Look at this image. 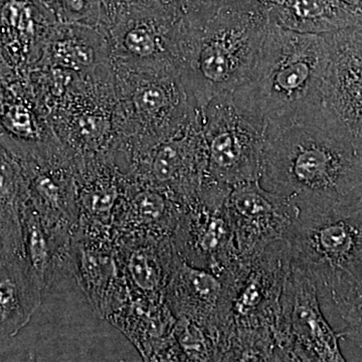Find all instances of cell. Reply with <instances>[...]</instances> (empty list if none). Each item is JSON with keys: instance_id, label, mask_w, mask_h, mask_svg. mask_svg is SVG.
Masks as SVG:
<instances>
[{"instance_id": "cell-25", "label": "cell", "mask_w": 362, "mask_h": 362, "mask_svg": "<svg viewBox=\"0 0 362 362\" xmlns=\"http://www.w3.org/2000/svg\"><path fill=\"white\" fill-rule=\"evenodd\" d=\"M268 7L272 23L293 32L325 35L359 25L340 0H280Z\"/></svg>"}, {"instance_id": "cell-28", "label": "cell", "mask_w": 362, "mask_h": 362, "mask_svg": "<svg viewBox=\"0 0 362 362\" xmlns=\"http://www.w3.org/2000/svg\"><path fill=\"white\" fill-rule=\"evenodd\" d=\"M340 316L344 328L340 334L362 350V282L331 303Z\"/></svg>"}, {"instance_id": "cell-11", "label": "cell", "mask_w": 362, "mask_h": 362, "mask_svg": "<svg viewBox=\"0 0 362 362\" xmlns=\"http://www.w3.org/2000/svg\"><path fill=\"white\" fill-rule=\"evenodd\" d=\"M325 37L330 57L322 90L323 116L362 158V32L352 26Z\"/></svg>"}, {"instance_id": "cell-24", "label": "cell", "mask_w": 362, "mask_h": 362, "mask_svg": "<svg viewBox=\"0 0 362 362\" xmlns=\"http://www.w3.org/2000/svg\"><path fill=\"white\" fill-rule=\"evenodd\" d=\"M28 180L18 159L0 144V256H23V207Z\"/></svg>"}, {"instance_id": "cell-29", "label": "cell", "mask_w": 362, "mask_h": 362, "mask_svg": "<svg viewBox=\"0 0 362 362\" xmlns=\"http://www.w3.org/2000/svg\"><path fill=\"white\" fill-rule=\"evenodd\" d=\"M183 16L188 20L202 21L221 11L240 8L256 4L259 0H178Z\"/></svg>"}, {"instance_id": "cell-7", "label": "cell", "mask_w": 362, "mask_h": 362, "mask_svg": "<svg viewBox=\"0 0 362 362\" xmlns=\"http://www.w3.org/2000/svg\"><path fill=\"white\" fill-rule=\"evenodd\" d=\"M105 13L112 63L134 71L176 68L183 18L177 1L122 0Z\"/></svg>"}, {"instance_id": "cell-3", "label": "cell", "mask_w": 362, "mask_h": 362, "mask_svg": "<svg viewBox=\"0 0 362 362\" xmlns=\"http://www.w3.org/2000/svg\"><path fill=\"white\" fill-rule=\"evenodd\" d=\"M270 23L268 4L262 0L206 20L183 16L175 66L197 109L204 111L214 98L233 94L244 84Z\"/></svg>"}, {"instance_id": "cell-14", "label": "cell", "mask_w": 362, "mask_h": 362, "mask_svg": "<svg viewBox=\"0 0 362 362\" xmlns=\"http://www.w3.org/2000/svg\"><path fill=\"white\" fill-rule=\"evenodd\" d=\"M20 162L28 180V199L47 232L61 239L74 238L78 209L75 162L70 152L64 147L51 156Z\"/></svg>"}, {"instance_id": "cell-26", "label": "cell", "mask_w": 362, "mask_h": 362, "mask_svg": "<svg viewBox=\"0 0 362 362\" xmlns=\"http://www.w3.org/2000/svg\"><path fill=\"white\" fill-rule=\"evenodd\" d=\"M173 337L187 361H214L213 358L218 357L216 350L218 345L214 335L194 321L176 319Z\"/></svg>"}, {"instance_id": "cell-12", "label": "cell", "mask_w": 362, "mask_h": 362, "mask_svg": "<svg viewBox=\"0 0 362 362\" xmlns=\"http://www.w3.org/2000/svg\"><path fill=\"white\" fill-rule=\"evenodd\" d=\"M226 213L240 257L250 262L267 247L286 242L298 209L259 180L235 185L226 197Z\"/></svg>"}, {"instance_id": "cell-34", "label": "cell", "mask_w": 362, "mask_h": 362, "mask_svg": "<svg viewBox=\"0 0 362 362\" xmlns=\"http://www.w3.org/2000/svg\"><path fill=\"white\" fill-rule=\"evenodd\" d=\"M359 28H361V32H362V25H358Z\"/></svg>"}, {"instance_id": "cell-6", "label": "cell", "mask_w": 362, "mask_h": 362, "mask_svg": "<svg viewBox=\"0 0 362 362\" xmlns=\"http://www.w3.org/2000/svg\"><path fill=\"white\" fill-rule=\"evenodd\" d=\"M45 117L74 161L114 156L118 128L112 64L76 74Z\"/></svg>"}, {"instance_id": "cell-18", "label": "cell", "mask_w": 362, "mask_h": 362, "mask_svg": "<svg viewBox=\"0 0 362 362\" xmlns=\"http://www.w3.org/2000/svg\"><path fill=\"white\" fill-rule=\"evenodd\" d=\"M73 274L98 315H108L129 290L115 242L109 238L76 233Z\"/></svg>"}, {"instance_id": "cell-10", "label": "cell", "mask_w": 362, "mask_h": 362, "mask_svg": "<svg viewBox=\"0 0 362 362\" xmlns=\"http://www.w3.org/2000/svg\"><path fill=\"white\" fill-rule=\"evenodd\" d=\"M226 199H197L183 207L173 244L181 259L195 268L235 281L249 262L240 257L226 213Z\"/></svg>"}, {"instance_id": "cell-30", "label": "cell", "mask_w": 362, "mask_h": 362, "mask_svg": "<svg viewBox=\"0 0 362 362\" xmlns=\"http://www.w3.org/2000/svg\"><path fill=\"white\" fill-rule=\"evenodd\" d=\"M345 8L349 11L356 21L358 25H362V0H340Z\"/></svg>"}, {"instance_id": "cell-20", "label": "cell", "mask_w": 362, "mask_h": 362, "mask_svg": "<svg viewBox=\"0 0 362 362\" xmlns=\"http://www.w3.org/2000/svg\"><path fill=\"white\" fill-rule=\"evenodd\" d=\"M183 207L165 192L135 181L117 211L114 240L173 238Z\"/></svg>"}, {"instance_id": "cell-4", "label": "cell", "mask_w": 362, "mask_h": 362, "mask_svg": "<svg viewBox=\"0 0 362 362\" xmlns=\"http://www.w3.org/2000/svg\"><path fill=\"white\" fill-rule=\"evenodd\" d=\"M297 209L285 242L290 261L333 303L362 282V192Z\"/></svg>"}, {"instance_id": "cell-33", "label": "cell", "mask_w": 362, "mask_h": 362, "mask_svg": "<svg viewBox=\"0 0 362 362\" xmlns=\"http://www.w3.org/2000/svg\"><path fill=\"white\" fill-rule=\"evenodd\" d=\"M262 1L265 2L266 4H277L280 0H262Z\"/></svg>"}, {"instance_id": "cell-31", "label": "cell", "mask_w": 362, "mask_h": 362, "mask_svg": "<svg viewBox=\"0 0 362 362\" xmlns=\"http://www.w3.org/2000/svg\"><path fill=\"white\" fill-rule=\"evenodd\" d=\"M101 1L103 4L105 11H106L107 9L111 8L112 6H115V4H119L122 0H101Z\"/></svg>"}, {"instance_id": "cell-32", "label": "cell", "mask_w": 362, "mask_h": 362, "mask_svg": "<svg viewBox=\"0 0 362 362\" xmlns=\"http://www.w3.org/2000/svg\"><path fill=\"white\" fill-rule=\"evenodd\" d=\"M4 65L2 63L1 58H0V90H1L2 82H4Z\"/></svg>"}, {"instance_id": "cell-5", "label": "cell", "mask_w": 362, "mask_h": 362, "mask_svg": "<svg viewBox=\"0 0 362 362\" xmlns=\"http://www.w3.org/2000/svg\"><path fill=\"white\" fill-rule=\"evenodd\" d=\"M112 66L118 128L116 160H125L177 132L199 110L175 66L134 71Z\"/></svg>"}, {"instance_id": "cell-27", "label": "cell", "mask_w": 362, "mask_h": 362, "mask_svg": "<svg viewBox=\"0 0 362 362\" xmlns=\"http://www.w3.org/2000/svg\"><path fill=\"white\" fill-rule=\"evenodd\" d=\"M59 23H78L105 30L106 13L101 0H44Z\"/></svg>"}, {"instance_id": "cell-21", "label": "cell", "mask_w": 362, "mask_h": 362, "mask_svg": "<svg viewBox=\"0 0 362 362\" xmlns=\"http://www.w3.org/2000/svg\"><path fill=\"white\" fill-rule=\"evenodd\" d=\"M110 64V45L105 30L78 23H59L49 33L42 58L35 68L45 66L84 74Z\"/></svg>"}, {"instance_id": "cell-23", "label": "cell", "mask_w": 362, "mask_h": 362, "mask_svg": "<svg viewBox=\"0 0 362 362\" xmlns=\"http://www.w3.org/2000/svg\"><path fill=\"white\" fill-rule=\"evenodd\" d=\"M124 275L136 291L165 298V289L175 258L173 238L115 240Z\"/></svg>"}, {"instance_id": "cell-19", "label": "cell", "mask_w": 362, "mask_h": 362, "mask_svg": "<svg viewBox=\"0 0 362 362\" xmlns=\"http://www.w3.org/2000/svg\"><path fill=\"white\" fill-rule=\"evenodd\" d=\"M290 278L286 281L285 303L291 309L297 351L307 361H344L339 347L341 334L324 319L316 286L292 264Z\"/></svg>"}, {"instance_id": "cell-17", "label": "cell", "mask_w": 362, "mask_h": 362, "mask_svg": "<svg viewBox=\"0 0 362 362\" xmlns=\"http://www.w3.org/2000/svg\"><path fill=\"white\" fill-rule=\"evenodd\" d=\"M57 23L44 0H0V58L4 65L28 77Z\"/></svg>"}, {"instance_id": "cell-13", "label": "cell", "mask_w": 362, "mask_h": 362, "mask_svg": "<svg viewBox=\"0 0 362 362\" xmlns=\"http://www.w3.org/2000/svg\"><path fill=\"white\" fill-rule=\"evenodd\" d=\"M0 144L20 161L64 148L35 99L30 78L4 69L0 90Z\"/></svg>"}, {"instance_id": "cell-22", "label": "cell", "mask_w": 362, "mask_h": 362, "mask_svg": "<svg viewBox=\"0 0 362 362\" xmlns=\"http://www.w3.org/2000/svg\"><path fill=\"white\" fill-rule=\"evenodd\" d=\"M45 288L23 256H0V340L16 337L42 305Z\"/></svg>"}, {"instance_id": "cell-1", "label": "cell", "mask_w": 362, "mask_h": 362, "mask_svg": "<svg viewBox=\"0 0 362 362\" xmlns=\"http://www.w3.org/2000/svg\"><path fill=\"white\" fill-rule=\"evenodd\" d=\"M259 181L296 207L334 204L361 194L362 158L322 113L267 127Z\"/></svg>"}, {"instance_id": "cell-16", "label": "cell", "mask_w": 362, "mask_h": 362, "mask_svg": "<svg viewBox=\"0 0 362 362\" xmlns=\"http://www.w3.org/2000/svg\"><path fill=\"white\" fill-rule=\"evenodd\" d=\"M74 162L78 232L114 239L117 211L135 180L121 169L113 156Z\"/></svg>"}, {"instance_id": "cell-8", "label": "cell", "mask_w": 362, "mask_h": 362, "mask_svg": "<svg viewBox=\"0 0 362 362\" xmlns=\"http://www.w3.org/2000/svg\"><path fill=\"white\" fill-rule=\"evenodd\" d=\"M119 166L136 182L161 190L183 206L194 202L207 169L202 111L177 132L128 157Z\"/></svg>"}, {"instance_id": "cell-9", "label": "cell", "mask_w": 362, "mask_h": 362, "mask_svg": "<svg viewBox=\"0 0 362 362\" xmlns=\"http://www.w3.org/2000/svg\"><path fill=\"white\" fill-rule=\"evenodd\" d=\"M202 115L207 150L204 183L233 187L259 180L266 128L243 113L232 94L214 98Z\"/></svg>"}, {"instance_id": "cell-35", "label": "cell", "mask_w": 362, "mask_h": 362, "mask_svg": "<svg viewBox=\"0 0 362 362\" xmlns=\"http://www.w3.org/2000/svg\"><path fill=\"white\" fill-rule=\"evenodd\" d=\"M173 1H177L178 4H180V1H178V0H173Z\"/></svg>"}, {"instance_id": "cell-15", "label": "cell", "mask_w": 362, "mask_h": 362, "mask_svg": "<svg viewBox=\"0 0 362 362\" xmlns=\"http://www.w3.org/2000/svg\"><path fill=\"white\" fill-rule=\"evenodd\" d=\"M233 296V283L188 265L175 252L165 300L176 319L194 321L216 337L230 323Z\"/></svg>"}, {"instance_id": "cell-2", "label": "cell", "mask_w": 362, "mask_h": 362, "mask_svg": "<svg viewBox=\"0 0 362 362\" xmlns=\"http://www.w3.org/2000/svg\"><path fill=\"white\" fill-rule=\"evenodd\" d=\"M329 57L325 35L293 32L271 21L249 77L232 94L233 101L266 129L313 120L322 114Z\"/></svg>"}]
</instances>
